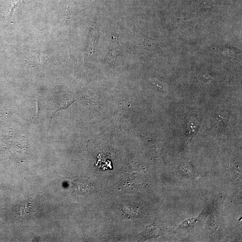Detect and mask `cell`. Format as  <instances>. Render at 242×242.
Returning a JSON list of instances; mask_svg holds the SVG:
<instances>
[{"label": "cell", "mask_w": 242, "mask_h": 242, "mask_svg": "<svg viewBox=\"0 0 242 242\" xmlns=\"http://www.w3.org/2000/svg\"><path fill=\"white\" fill-rule=\"evenodd\" d=\"M196 222V220L195 218L187 220V221H185V222L182 224L181 226H180V227H182V228H185V227H187V226H189L191 225L194 222Z\"/></svg>", "instance_id": "cell-1"}]
</instances>
